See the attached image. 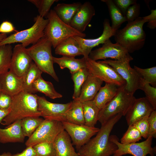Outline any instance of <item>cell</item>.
<instances>
[{
    "label": "cell",
    "mask_w": 156,
    "mask_h": 156,
    "mask_svg": "<svg viewBox=\"0 0 156 156\" xmlns=\"http://www.w3.org/2000/svg\"><path fill=\"white\" fill-rule=\"evenodd\" d=\"M122 116L118 114L103 125L96 136L91 139L78 151L79 155L110 156L117 149L116 145L110 140V134L115 124Z\"/></svg>",
    "instance_id": "6da1fadb"
},
{
    "label": "cell",
    "mask_w": 156,
    "mask_h": 156,
    "mask_svg": "<svg viewBox=\"0 0 156 156\" xmlns=\"http://www.w3.org/2000/svg\"><path fill=\"white\" fill-rule=\"evenodd\" d=\"M148 22L145 16L139 17L134 21L127 23L123 28L118 30L114 36L116 43L125 49L129 53L139 50L144 47L146 34L144 24Z\"/></svg>",
    "instance_id": "7a4b0ae2"
},
{
    "label": "cell",
    "mask_w": 156,
    "mask_h": 156,
    "mask_svg": "<svg viewBox=\"0 0 156 156\" xmlns=\"http://www.w3.org/2000/svg\"><path fill=\"white\" fill-rule=\"evenodd\" d=\"M38 96L22 91L12 96L10 111L1 124L8 126L14 121L29 116H41L38 110Z\"/></svg>",
    "instance_id": "3957f363"
},
{
    "label": "cell",
    "mask_w": 156,
    "mask_h": 156,
    "mask_svg": "<svg viewBox=\"0 0 156 156\" xmlns=\"http://www.w3.org/2000/svg\"><path fill=\"white\" fill-rule=\"evenodd\" d=\"M52 47L51 42L44 35L37 42L27 49L32 60L38 68L58 82L59 79L53 67Z\"/></svg>",
    "instance_id": "277c9868"
},
{
    "label": "cell",
    "mask_w": 156,
    "mask_h": 156,
    "mask_svg": "<svg viewBox=\"0 0 156 156\" xmlns=\"http://www.w3.org/2000/svg\"><path fill=\"white\" fill-rule=\"evenodd\" d=\"M48 22L44 30V35L55 48L65 39L71 36L85 38L86 34L76 30L62 21L53 10H51L47 17Z\"/></svg>",
    "instance_id": "5b68a950"
},
{
    "label": "cell",
    "mask_w": 156,
    "mask_h": 156,
    "mask_svg": "<svg viewBox=\"0 0 156 156\" xmlns=\"http://www.w3.org/2000/svg\"><path fill=\"white\" fill-rule=\"evenodd\" d=\"M125 86L120 87L115 96L100 110L98 121L101 125L118 114L125 116L135 98L126 90Z\"/></svg>",
    "instance_id": "8992f818"
},
{
    "label": "cell",
    "mask_w": 156,
    "mask_h": 156,
    "mask_svg": "<svg viewBox=\"0 0 156 156\" xmlns=\"http://www.w3.org/2000/svg\"><path fill=\"white\" fill-rule=\"evenodd\" d=\"M133 59L129 54L120 60L108 59L101 61L107 64L117 71L126 82V90L133 95L138 90H142L144 83L142 77L130 65V62Z\"/></svg>",
    "instance_id": "52a82bcc"
},
{
    "label": "cell",
    "mask_w": 156,
    "mask_h": 156,
    "mask_svg": "<svg viewBox=\"0 0 156 156\" xmlns=\"http://www.w3.org/2000/svg\"><path fill=\"white\" fill-rule=\"evenodd\" d=\"M34 22L29 28L18 31L3 39L0 42V46L19 42L26 47L36 43L44 36V30L48 20L38 15L35 18Z\"/></svg>",
    "instance_id": "ba28073f"
},
{
    "label": "cell",
    "mask_w": 156,
    "mask_h": 156,
    "mask_svg": "<svg viewBox=\"0 0 156 156\" xmlns=\"http://www.w3.org/2000/svg\"><path fill=\"white\" fill-rule=\"evenodd\" d=\"M64 130L62 122L44 119L25 143L27 147L33 146L43 142L53 143L58 134Z\"/></svg>",
    "instance_id": "9c48e42d"
},
{
    "label": "cell",
    "mask_w": 156,
    "mask_h": 156,
    "mask_svg": "<svg viewBox=\"0 0 156 156\" xmlns=\"http://www.w3.org/2000/svg\"><path fill=\"white\" fill-rule=\"evenodd\" d=\"M110 140L117 145L118 148L113 156H122L129 154L133 156H146L149 154L154 156L156 154V147L151 146L153 138L149 136L145 141L140 142L122 144L119 142V139L116 135L110 136Z\"/></svg>",
    "instance_id": "30bf717a"
},
{
    "label": "cell",
    "mask_w": 156,
    "mask_h": 156,
    "mask_svg": "<svg viewBox=\"0 0 156 156\" xmlns=\"http://www.w3.org/2000/svg\"><path fill=\"white\" fill-rule=\"evenodd\" d=\"M86 65L90 73L105 83L115 84L119 87L125 86V81L107 64L88 58Z\"/></svg>",
    "instance_id": "8fae6325"
},
{
    "label": "cell",
    "mask_w": 156,
    "mask_h": 156,
    "mask_svg": "<svg viewBox=\"0 0 156 156\" xmlns=\"http://www.w3.org/2000/svg\"><path fill=\"white\" fill-rule=\"evenodd\" d=\"M72 101L65 104L54 103L44 96H38V110L44 119L66 122V114L70 107Z\"/></svg>",
    "instance_id": "7c38bea8"
},
{
    "label": "cell",
    "mask_w": 156,
    "mask_h": 156,
    "mask_svg": "<svg viewBox=\"0 0 156 156\" xmlns=\"http://www.w3.org/2000/svg\"><path fill=\"white\" fill-rule=\"evenodd\" d=\"M62 123L64 130L70 136L73 144L75 146L77 151L100 130L98 128L89 127L84 125H77L66 122Z\"/></svg>",
    "instance_id": "4fadbf2b"
},
{
    "label": "cell",
    "mask_w": 156,
    "mask_h": 156,
    "mask_svg": "<svg viewBox=\"0 0 156 156\" xmlns=\"http://www.w3.org/2000/svg\"><path fill=\"white\" fill-rule=\"evenodd\" d=\"M100 47L92 50L88 58L97 61L99 60H120L127 57L129 54L127 51L118 43H113L110 39L106 40Z\"/></svg>",
    "instance_id": "5bb4252c"
},
{
    "label": "cell",
    "mask_w": 156,
    "mask_h": 156,
    "mask_svg": "<svg viewBox=\"0 0 156 156\" xmlns=\"http://www.w3.org/2000/svg\"><path fill=\"white\" fill-rule=\"evenodd\" d=\"M103 30L101 35L94 39H86L78 36H73L79 43L86 60L88 59L89 55L94 47L103 44L110 38L114 36L116 31L114 30L110 25L109 21L105 19L103 22Z\"/></svg>",
    "instance_id": "9a60e30c"
},
{
    "label": "cell",
    "mask_w": 156,
    "mask_h": 156,
    "mask_svg": "<svg viewBox=\"0 0 156 156\" xmlns=\"http://www.w3.org/2000/svg\"><path fill=\"white\" fill-rule=\"evenodd\" d=\"M32 62L27 48L21 44H17L13 49L9 70L22 77Z\"/></svg>",
    "instance_id": "2e32d148"
},
{
    "label": "cell",
    "mask_w": 156,
    "mask_h": 156,
    "mask_svg": "<svg viewBox=\"0 0 156 156\" xmlns=\"http://www.w3.org/2000/svg\"><path fill=\"white\" fill-rule=\"evenodd\" d=\"M154 110L145 97L135 98L125 116L127 125H132Z\"/></svg>",
    "instance_id": "e0dca14e"
},
{
    "label": "cell",
    "mask_w": 156,
    "mask_h": 156,
    "mask_svg": "<svg viewBox=\"0 0 156 156\" xmlns=\"http://www.w3.org/2000/svg\"><path fill=\"white\" fill-rule=\"evenodd\" d=\"M95 14L94 6L89 1L82 4L72 19L70 25L81 33H83Z\"/></svg>",
    "instance_id": "ac0fdd59"
},
{
    "label": "cell",
    "mask_w": 156,
    "mask_h": 156,
    "mask_svg": "<svg viewBox=\"0 0 156 156\" xmlns=\"http://www.w3.org/2000/svg\"><path fill=\"white\" fill-rule=\"evenodd\" d=\"M1 91L13 96L23 91V77H19L9 70L0 75Z\"/></svg>",
    "instance_id": "d6986e66"
},
{
    "label": "cell",
    "mask_w": 156,
    "mask_h": 156,
    "mask_svg": "<svg viewBox=\"0 0 156 156\" xmlns=\"http://www.w3.org/2000/svg\"><path fill=\"white\" fill-rule=\"evenodd\" d=\"M21 120H18L6 127L0 128V143H23L25 137L21 128Z\"/></svg>",
    "instance_id": "ffe728a7"
},
{
    "label": "cell",
    "mask_w": 156,
    "mask_h": 156,
    "mask_svg": "<svg viewBox=\"0 0 156 156\" xmlns=\"http://www.w3.org/2000/svg\"><path fill=\"white\" fill-rule=\"evenodd\" d=\"M55 156H79L73 146L71 138L64 130L57 136L53 142Z\"/></svg>",
    "instance_id": "44dd1931"
},
{
    "label": "cell",
    "mask_w": 156,
    "mask_h": 156,
    "mask_svg": "<svg viewBox=\"0 0 156 156\" xmlns=\"http://www.w3.org/2000/svg\"><path fill=\"white\" fill-rule=\"evenodd\" d=\"M103 81L90 73L83 85L78 99L82 102L93 100Z\"/></svg>",
    "instance_id": "7402d4cb"
},
{
    "label": "cell",
    "mask_w": 156,
    "mask_h": 156,
    "mask_svg": "<svg viewBox=\"0 0 156 156\" xmlns=\"http://www.w3.org/2000/svg\"><path fill=\"white\" fill-rule=\"evenodd\" d=\"M56 55L74 57L82 55L79 44L73 36L68 37L60 42L55 48Z\"/></svg>",
    "instance_id": "603a6c76"
},
{
    "label": "cell",
    "mask_w": 156,
    "mask_h": 156,
    "mask_svg": "<svg viewBox=\"0 0 156 156\" xmlns=\"http://www.w3.org/2000/svg\"><path fill=\"white\" fill-rule=\"evenodd\" d=\"M119 87L115 84L108 83L101 87L93 100L100 110L115 96Z\"/></svg>",
    "instance_id": "cb8c5ba5"
},
{
    "label": "cell",
    "mask_w": 156,
    "mask_h": 156,
    "mask_svg": "<svg viewBox=\"0 0 156 156\" xmlns=\"http://www.w3.org/2000/svg\"><path fill=\"white\" fill-rule=\"evenodd\" d=\"M82 4L80 2L68 4L59 3L54 7L53 10L62 21L70 25L72 19Z\"/></svg>",
    "instance_id": "d4e9b609"
},
{
    "label": "cell",
    "mask_w": 156,
    "mask_h": 156,
    "mask_svg": "<svg viewBox=\"0 0 156 156\" xmlns=\"http://www.w3.org/2000/svg\"><path fill=\"white\" fill-rule=\"evenodd\" d=\"M53 63L57 64L61 69L67 68L71 74L86 67V61L83 57L76 59L63 56L60 58L53 56Z\"/></svg>",
    "instance_id": "484cf974"
},
{
    "label": "cell",
    "mask_w": 156,
    "mask_h": 156,
    "mask_svg": "<svg viewBox=\"0 0 156 156\" xmlns=\"http://www.w3.org/2000/svg\"><path fill=\"white\" fill-rule=\"evenodd\" d=\"M66 122L77 125L85 124L82 102L78 99L72 101L70 107L66 114Z\"/></svg>",
    "instance_id": "4316f807"
},
{
    "label": "cell",
    "mask_w": 156,
    "mask_h": 156,
    "mask_svg": "<svg viewBox=\"0 0 156 156\" xmlns=\"http://www.w3.org/2000/svg\"><path fill=\"white\" fill-rule=\"evenodd\" d=\"M42 73L35 63L32 62L23 77V91L33 94L35 93L33 88L34 84L41 76Z\"/></svg>",
    "instance_id": "83f0119b"
},
{
    "label": "cell",
    "mask_w": 156,
    "mask_h": 156,
    "mask_svg": "<svg viewBox=\"0 0 156 156\" xmlns=\"http://www.w3.org/2000/svg\"><path fill=\"white\" fill-rule=\"evenodd\" d=\"M84 125L94 127L98 121L100 109L93 100L82 102Z\"/></svg>",
    "instance_id": "f1b7e54d"
},
{
    "label": "cell",
    "mask_w": 156,
    "mask_h": 156,
    "mask_svg": "<svg viewBox=\"0 0 156 156\" xmlns=\"http://www.w3.org/2000/svg\"><path fill=\"white\" fill-rule=\"evenodd\" d=\"M33 88L36 93L39 92L42 93L51 99H55L63 96L62 94L55 90L51 82L45 80L41 76L34 82Z\"/></svg>",
    "instance_id": "f546056e"
},
{
    "label": "cell",
    "mask_w": 156,
    "mask_h": 156,
    "mask_svg": "<svg viewBox=\"0 0 156 156\" xmlns=\"http://www.w3.org/2000/svg\"><path fill=\"white\" fill-rule=\"evenodd\" d=\"M107 5L112 21V29L116 31L119 29L122 24L126 21L124 16L112 0H101Z\"/></svg>",
    "instance_id": "4dcf8cb0"
},
{
    "label": "cell",
    "mask_w": 156,
    "mask_h": 156,
    "mask_svg": "<svg viewBox=\"0 0 156 156\" xmlns=\"http://www.w3.org/2000/svg\"><path fill=\"white\" fill-rule=\"evenodd\" d=\"M86 67L72 74L71 79L74 82V92L72 96L73 100L78 98L82 86L90 74Z\"/></svg>",
    "instance_id": "1f68e13d"
},
{
    "label": "cell",
    "mask_w": 156,
    "mask_h": 156,
    "mask_svg": "<svg viewBox=\"0 0 156 156\" xmlns=\"http://www.w3.org/2000/svg\"><path fill=\"white\" fill-rule=\"evenodd\" d=\"M44 120L38 116H29L21 119V126L24 136L29 137Z\"/></svg>",
    "instance_id": "d6a6232c"
},
{
    "label": "cell",
    "mask_w": 156,
    "mask_h": 156,
    "mask_svg": "<svg viewBox=\"0 0 156 156\" xmlns=\"http://www.w3.org/2000/svg\"><path fill=\"white\" fill-rule=\"evenodd\" d=\"M12 51L11 44L0 46V75L9 70Z\"/></svg>",
    "instance_id": "836d02e7"
},
{
    "label": "cell",
    "mask_w": 156,
    "mask_h": 156,
    "mask_svg": "<svg viewBox=\"0 0 156 156\" xmlns=\"http://www.w3.org/2000/svg\"><path fill=\"white\" fill-rule=\"evenodd\" d=\"M134 68L142 77L144 83H148L153 87L156 86V67L142 68L134 66Z\"/></svg>",
    "instance_id": "e575fe53"
},
{
    "label": "cell",
    "mask_w": 156,
    "mask_h": 156,
    "mask_svg": "<svg viewBox=\"0 0 156 156\" xmlns=\"http://www.w3.org/2000/svg\"><path fill=\"white\" fill-rule=\"evenodd\" d=\"M32 147L35 151L36 156H55L56 151L53 142H41Z\"/></svg>",
    "instance_id": "d590c367"
},
{
    "label": "cell",
    "mask_w": 156,
    "mask_h": 156,
    "mask_svg": "<svg viewBox=\"0 0 156 156\" xmlns=\"http://www.w3.org/2000/svg\"><path fill=\"white\" fill-rule=\"evenodd\" d=\"M142 136L139 131L133 125L129 127L120 139L122 144L136 142L142 139Z\"/></svg>",
    "instance_id": "8d00e7d4"
},
{
    "label": "cell",
    "mask_w": 156,
    "mask_h": 156,
    "mask_svg": "<svg viewBox=\"0 0 156 156\" xmlns=\"http://www.w3.org/2000/svg\"><path fill=\"white\" fill-rule=\"evenodd\" d=\"M28 1L34 4L37 8L39 16L43 18L47 17L53 4L57 0H29Z\"/></svg>",
    "instance_id": "74e56055"
},
{
    "label": "cell",
    "mask_w": 156,
    "mask_h": 156,
    "mask_svg": "<svg viewBox=\"0 0 156 156\" xmlns=\"http://www.w3.org/2000/svg\"><path fill=\"white\" fill-rule=\"evenodd\" d=\"M146 95L145 98L152 106L153 109H156V87L148 83L144 84L142 89Z\"/></svg>",
    "instance_id": "f35d334b"
},
{
    "label": "cell",
    "mask_w": 156,
    "mask_h": 156,
    "mask_svg": "<svg viewBox=\"0 0 156 156\" xmlns=\"http://www.w3.org/2000/svg\"><path fill=\"white\" fill-rule=\"evenodd\" d=\"M149 115L146 116L132 125L139 131L142 137L145 139L148 137L149 131L148 118Z\"/></svg>",
    "instance_id": "ab89813d"
},
{
    "label": "cell",
    "mask_w": 156,
    "mask_h": 156,
    "mask_svg": "<svg viewBox=\"0 0 156 156\" xmlns=\"http://www.w3.org/2000/svg\"><path fill=\"white\" fill-rule=\"evenodd\" d=\"M140 5L136 3L130 6L127 9L125 17L127 23L132 22L138 18L140 14Z\"/></svg>",
    "instance_id": "60d3db41"
},
{
    "label": "cell",
    "mask_w": 156,
    "mask_h": 156,
    "mask_svg": "<svg viewBox=\"0 0 156 156\" xmlns=\"http://www.w3.org/2000/svg\"><path fill=\"white\" fill-rule=\"evenodd\" d=\"M113 1L125 16L128 8L137 3L135 0H113Z\"/></svg>",
    "instance_id": "b9f144b4"
},
{
    "label": "cell",
    "mask_w": 156,
    "mask_h": 156,
    "mask_svg": "<svg viewBox=\"0 0 156 156\" xmlns=\"http://www.w3.org/2000/svg\"><path fill=\"white\" fill-rule=\"evenodd\" d=\"M149 131L148 137L156 138V111L153 110L150 114L148 118Z\"/></svg>",
    "instance_id": "7bdbcfd3"
},
{
    "label": "cell",
    "mask_w": 156,
    "mask_h": 156,
    "mask_svg": "<svg viewBox=\"0 0 156 156\" xmlns=\"http://www.w3.org/2000/svg\"><path fill=\"white\" fill-rule=\"evenodd\" d=\"M12 97L2 91L0 92V109L4 110L10 108Z\"/></svg>",
    "instance_id": "ee69618b"
},
{
    "label": "cell",
    "mask_w": 156,
    "mask_h": 156,
    "mask_svg": "<svg viewBox=\"0 0 156 156\" xmlns=\"http://www.w3.org/2000/svg\"><path fill=\"white\" fill-rule=\"evenodd\" d=\"M16 31L17 32L13 24L8 21H3L0 25V33L6 34Z\"/></svg>",
    "instance_id": "f6af8a7d"
},
{
    "label": "cell",
    "mask_w": 156,
    "mask_h": 156,
    "mask_svg": "<svg viewBox=\"0 0 156 156\" xmlns=\"http://www.w3.org/2000/svg\"><path fill=\"white\" fill-rule=\"evenodd\" d=\"M149 15L145 16L148 21L147 27L151 29H154L156 27V10H152Z\"/></svg>",
    "instance_id": "bcb514c9"
},
{
    "label": "cell",
    "mask_w": 156,
    "mask_h": 156,
    "mask_svg": "<svg viewBox=\"0 0 156 156\" xmlns=\"http://www.w3.org/2000/svg\"><path fill=\"white\" fill-rule=\"evenodd\" d=\"M12 156H36V154L33 147L29 146L21 153L12 155Z\"/></svg>",
    "instance_id": "7dc6e473"
},
{
    "label": "cell",
    "mask_w": 156,
    "mask_h": 156,
    "mask_svg": "<svg viewBox=\"0 0 156 156\" xmlns=\"http://www.w3.org/2000/svg\"><path fill=\"white\" fill-rule=\"evenodd\" d=\"M10 111V108L6 109H0V124L2 122L5 117L9 113Z\"/></svg>",
    "instance_id": "c3c4849f"
},
{
    "label": "cell",
    "mask_w": 156,
    "mask_h": 156,
    "mask_svg": "<svg viewBox=\"0 0 156 156\" xmlns=\"http://www.w3.org/2000/svg\"><path fill=\"white\" fill-rule=\"evenodd\" d=\"M7 37L6 34L0 33V42Z\"/></svg>",
    "instance_id": "681fc988"
},
{
    "label": "cell",
    "mask_w": 156,
    "mask_h": 156,
    "mask_svg": "<svg viewBox=\"0 0 156 156\" xmlns=\"http://www.w3.org/2000/svg\"><path fill=\"white\" fill-rule=\"evenodd\" d=\"M12 155L10 152H4L1 155H0V156H12Z\"/></svg>",
    "instance_id": "f907efd6"
},
{
    "label": "cell",
    "mask_w": 156,
    "mask_h": 156,
    "mask_svg": "<svg viewBox=\"0 0 156 156\" xmlns=\"http://www.w3.org/2000/svg\"><path fill=\"white\" fill-rule=\"evenodd\" d=\"M2 90V88H1V83H0V92Z\"/></svg>",
    "instance_id": "816d5d0a"
},
{
    "label": "cell",
    "mask_w": 156,
    "mask_h": 156,
    "mask_svg": "<svg viewBox=\"0 0 156 156\" xmlns=\"http://www.w3.org/2000/svg\"><path fill=\"white\" fill-rule=\"evenodd\" d=\"M79 156H83V155H79Z\"/></svg>",
    "instance_id": "f5cc1de1"
}]
</instances>
